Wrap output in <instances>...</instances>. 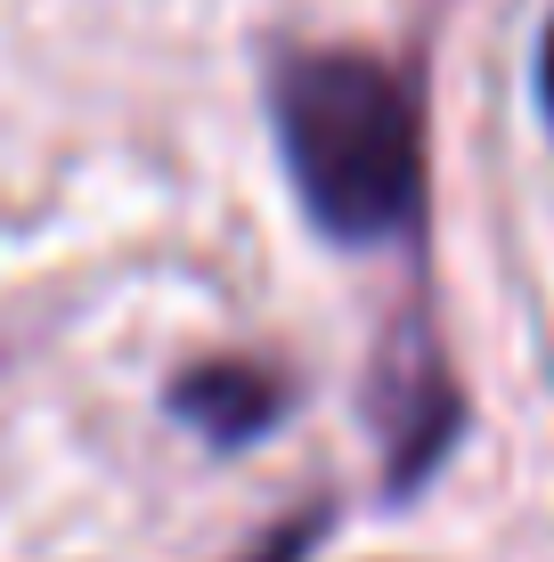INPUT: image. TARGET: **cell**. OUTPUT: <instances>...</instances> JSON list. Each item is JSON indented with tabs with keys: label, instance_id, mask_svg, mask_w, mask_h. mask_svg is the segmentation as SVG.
Segmentation results:
<instances>
[{
	"label": "cell",
	"instance_id": "6da1fadb",
	"mask_svg": "<svg viewBox=\"0 0 554 562\" xmlns=\"http://www.w3.org/2000/svg\"><path fill=\"white\" fill-rule=\"evenodd\" d=\"M278 147L302 204L342 245L399 237L425 204V139L416 106L375 57L310 49L278 74Z\"/></svg>",
	"mask_w": 554,
	"mask_h": 562
},
{
	"label": "cell",
	"instance_id": "7a4b0ae2",
	"mask_svg": "<svg viewBox=\"0 0 554 562\" xmlns=\"http://www.w3.org/2000/svg\"><path fill=\"white\" fill-rule=\"evenodd\" d=\"M180 408L213 440H253V432H270V416H278V383H261L253 367H204V375L180 383Z\"/></svg>",
	"mask_w": 554,
	"mask_h": 562
},
{
	"label": "cell",
	"instance_id": "3957f363",
	"mask_svg": "<svg viewBox=\"0 0 554 562\" xmlns=\"http://www.w3.org/2000/svg\"><path fill=\"white\" fill-rule=\"evenodd\" d=\"M539 99H546V123H554V25H546V49H539Z\"/></svg>",
	"mask_w": 554,
	"mask_h": 562
},
{
	"label": "cell",
	"instance_id": "277c9868",
	"mask_svg": "<svg viewBox=\"0 0 554 562\" xmlns=\"http://www.w3.org/2000/svg\"><path fill=\"white\" fill-rule=\"evenodd\" d=\"M302 547H310V530H285L270 554H253V562H302Z\"/></svg>",
	"mask_w": 554,
	"mask_h": 562
}]
</instances>
